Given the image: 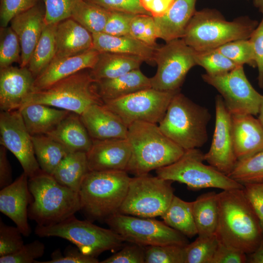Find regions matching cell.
<instances>
[{
  "instance_id": "obj_38",
  "label": "cell",
  "mask_w": 263,
  "mask_h": 263,
  "mask_svg": "<svg viewBox=\"0 0 263 263\" xmlns=\"http://www.w3.org/2000/svg\"><path fill=\"white\" fill-rule=\"evenodd\" d=\"M219 244L215 234L198 235L185 246V263H211Z\"/></svg>"
},
{
  "instance_id": "obj_37",
  "label": "cell",
  "mask_w": 263,
  "mask_h": 263,
  "mask_svg": "<svg viewBox=\"0 0 263 263\" xmlns=\"http://www.w3.org/2000/svg\"><path fill=\"white\" fill-rule=\"evenodd\" d=\"M228 176L243 185L263 182V151L238 161Z\"/></svg>"
},
{
  "instance_id": "obj_24",
  "label": "cell",
  "mask_w": 263,
  "mask_h": 263,
  "mask_svg": "<svg viewBox=\"0 0 263 263\" xmlns=\"http://www.w3.org/2000/svg\"><path fill=\"white\" fill-rule=\"evenodd\" d=\"M197 0H174L162 16L153 18L158 38L166 42L182 38L191 18L196 12Z\"/></svg>"
},
{
  "instance_id": "obj_49",
  "label": "cell",
  "mask_w": 263,
  "mask_h": 263,
  "mask_svg": "<svg viewBox=\"0 0 263 263\" xmlns=\"http://www.w3.org/2000/svg\"><path fill=\"white\" fill-rule=\"evenodd\" d=\"M109 11H115L134 15L151 16L141 5L139 0H84Z\"/></svg>"
},
{
  "instance_id": "obj_36",
  "label": "cell",
  "mask_w": 263,
  "mask_h": 263,
  "mask_svg": "<svg viewBox=\"0 0 263 263\" xmlns=\"http://www.w3.org/2000/svg\"><path fill=\"white\" fill-rule=\"evenodd\" d=\"M109 15V10L79 0L72 10L71 18L93 34L103 32Z\"/></svg>"
},
{
  "instance_id": "obj_17",
  "label": "cell",
  "mask_w": 263,
  "mask_h": 263,
  "mask_svg": "<svg viewBox=\"0 0 263 263\" xmlns=\"http://www.w3.org/2000/svg\"><path fill=\"white\" fill-rule=\"evenodd\" d=\"M28 179L23 172L0 191V211L11 219L25 237L30 236L32 232L28 221V207L32 200Z\"/></svg>"
},
{
  "instance_id": "obj_54",
  "label": "cell",
  "mask_w": 263,
  "mask_h": 263,
  "mask_svg": "<svg viewBox=\"0 0 263 263\" xmlns=\"http://www.w3.org/2000/svg\"><path fill=\"white\" fill-rule=\"evenodd\" d=\"M174 0H139L142 7L152 17L164 15L172 4Z\"/></svg>"
},
{
  "instance_id": "obj_10",
  "label": "cell",
  "mask_w": 263,
  "mask_h": 263,
  "mask_svg": "<svg viewBox=\"0 0 263 263\" xmlns=\"http://www.w3.org/2000/svg\"><path fill=\"white\" fill-rule=\"evenodd\" d=\"M172 182L149 173L131 178L117 213L144 218L161 216L174 195Z\"/></svg>"
},
{
  "instance_id": "obj_30",
  "label": "cell",
  "mask_w": 263,
  "mask_h": 263,
  "mask_svg": "<svg viewBox=\"0 0 263 263\" xmlns=\"http://www.w3.org/2000/svg\"><path fill=\"white\" fill-rule=\"evenodd\" d=\"M144 61V58L136 56L100 52L98 60L94 67L90 69V73L95 81L115 78L139 69Z\"/></svg>"
},
{
  "instance_id": "obj_46",
  "label": "cell",
  "mask_w": 263,
  "mask_h": 263,
  "mask_svg": "<svg viewBox=\"0 0 263 263\" xmlns=\"http://www.w3.org/2000/svg\"><path fill=\"white\" fill-rule=\"evenodd\" d=\"M40 1L41 0H0V27L8 26L14 17L33 7Z\"/></svg>"
},
{
  "instance_id": "obj_20",
  "label": "cell",
  "mask_w": 263,
  "mask_h": 263,
  "mask_svg": "<svg viewBox=\"0 0 263 263\" xmlns=\"http://www.w3.org/2000/svg\"><path fill=\"white\" fill-rule=\"evenodd\" d=\"M45 6L41 1L14 17L10 26L20 42V67H27L45 25Z\"/></svg>"
},
{
  "instance_id": "obj_6",
  "label": "cell",
  "mask_w": 263,
  "mask_h": 263,
  "mask_svg": "<svg viewBox=\"0 0 263 263\" xmlns=\"http://www.w3.org/2000/svg\"><path fill=\"white\" fill-rule=\"evenodd\" d=\"M258 24L249 19L227 21L212 10L196 11L182 38L195 51H206L232 41L249 39Z\"/></svg>"
},
{
  "instance_id": "obj_22",
  "label": "cell",
  "mask_w": 263,
  "mask_h": 263,
  "mask_svg": "<svg viewBox=\"0 0 263 263\" xmlns=\"http://www.w3.org/2000/svg\"><path fill=\"white\" fill-rule=\"evenodd\" d=\"M232 133L238 161L263 151V127L249 114L231 115Z\"/></svg>"
},
{
  "instance_id": "obj_7",
  "label": "cell",
  "mask_w": 263,
  "mask_h": 263,
  "mask_svg": "<svg viewBox=\"0 0 263 263\" xmlns=\"http://www.w3.org/2000/svg\"><path fill=\"white\" fill-rule=\"evenodd\" d=\"M39 103L81 115L88 108L104 102L97 93L96 81L85 69L54 83L31 92L21 106ZM20 107V108H21Z\"/></svg>"
},
{
  "instance_id": "obj_3",
  "label": "cell",
  "mask_w": 263,
  "mask_h": 263,
  "mask_svg": "<svg viewBox=\"0 0 263 263\" xmlns=\"http://www.w3.org/2000/svg\"><path fill=\"white\" fill-rule=\"evenodd\" d=\"M131 177L126 171H89L78 192L80 210L86 220L104 221L118 212Z\"/></svg>"
},
{
  "instance_id": "obj_41",
  "label": "cell",
  "mask_w": 263,
  "mask_h": 263,
  "mask_svg": "<svg viewBox=\"0 0 263 263\" xmlns=\"http://www.w3.org/2000/svg\"><path fill=\"white\" fill-rule=\"evenodd\" d=\"M216 49L237 65L256 67L253 46L249 39L228 42Z\"/></svg>"
},
{
  "instance_id": "obj_50",
  "label": "cell",
  "mask_w": 263,
  "mask_h": 263,
  "mask_svg": "<svg viewBox=\"0 0 263 263\" xmlns=\"http://www.w3.org/2000/svg\"><path fill=\"white\" fill-rule=\"evenodd\" d=\"M100 262L101 263H144L145 247L132 243Z\"/></svg>"
},
{
  "instance_id": "obj_28",
  "label": "cell",
  "mask_w": 263,
  "mask_h": 263,
  "mask_svg": "<svg viewBox=\"0 0 263 263\" xmlns=\"http://www.w3.org/2000/svg\"><path fill=\"white\" fill-rule=\"evenodd\" d=\"M94 48L100 52L129 54L140 56L146 62H154L155 49L130 35L112 36L101 32L93 34Z\"/></svg>"
},
{
  "instance_id": "obj_53",
  "label": "cell",
  "mask_w": 263,
  "mask_h": 263,
  "mask_svg": "<svg viewBox=\"0 0 263 263\" xmlns=\"http://www.w3.org/2000/svg\"><path fill=\"white\" fill-rule=\"evenodd\" d=\"M247 255L219 243L214 255L211 263H245Z\"/></svg>"
},
{
  "instance_id": "obj_42",
  "label": "cell",
  "mask_w": 263,
  "mask_h": 263,
  "mask_svg": "<svg viewBox=\"0 0 263 263\" xmlns=\"http://www.w3.org/2000/svg\"><path fill=\"white\" fill-rule=\"evenodd\" d=\"M185 246L177 245L146 246L145 263H185Z\"/></svg>"
},
{
  "instance_id": "obj_1",
  "label": "cell",
  "mask_w": 263,
  "mask_h": 263,
  "mask_svg": "<svg viewBox=\"0 0 263 263\" xmlns=\"http://www.w3.org/2000/svg\"><path fill=\"white\" fill-rule=\"evenodd\" d=\"M218 222L215 235L219 243L248 255L263 240L259 219L243 188L217 193Z\"/></svg>"
},
{
  "instance_id": "obj_47",
  "label": "cell",
  "mask_w": 263,
  "mask_h": 263,
  "mask_svg": "<svg viewBox=\"0 0 263 263\" xmlns=\"http://www.w3.org/2000/svg\"><path fill=\"white\" fill-rule=\"evenodd\" d=\"M134 14L109 11L103 32L112 36L130 35V25Z\"/></svg>"
},
{
  "instance_id": "obj_52",
  "label": "cell",
  "mask_w": 263,
  "mask_h": 263,
  "mask_svg": "<svg viewBox=\"0 0 263 263\" xmlns=\"http://www.w3.org/2000/svg\"><path fill=\"white\" fill-rule=\"evenodd\" d=\"M244 194L255 212L263 233V182L243 184Z\"/></svg>"
},
{
  "instance_id": "obj_43",
  "label": "cell",
  "mask_w": 263,
  "mask_h": 263,
  "mask_svg": "<svg viewBox=\"0 0 263 263\" xmlns=\"http://www.w3.org/2000/svg\"><path fill=\"white\" fill-rule=\"evenodd\" d=\"M45 246L39 240H35L24 244L16 252L0 256V263H36V259L41 257L45 252Z\"/></svg>"
},
{
  "instance_id": "obj_32",
  "label": "cell",
  "mask_w": 263,
  "mask_h": 263,
  "mask_svg": "<svg viewBox=\"0 0 263 263\" xmlns=\"http://www.w3.org/2000/svg\"><path fill=\"white\" fill-rule=\"evenodd\" d=\"M192 211L199 236L215 234L218 222L217 193L208 192L192 202Z\"/></svg>"
},
{
  "instance_id": "obj_34",
  "label": "cell",
  "mask_w": 263,
  "mask_h": 263,
  "mask_svg": "<svg viewBox=\"0 0 263 263\" xmlns=\"http://www.w3.org/2000/svg\"><path fill=\"white\" fill-rule=\"evenodd\" d=\"M36 157L41 170L52 175L62 160L69 153L47 134L32 136Z\"/></svg>"
},
{
  "instance_id": "obj_23",
  "label": "cell",
  "mask_w": 263,
  "mask_h": 263,
  "mask_svg": "<svg viewBox=\"0 0 263 263\" xmlns=\"http://www.w3.org/2000/svg\"><path fill=\"white\" fill-rule=\"evenodd\" d=\"M80 116L93 140L127 138L128 127L103 104L93 105Z\"/></svg>"
},
{
  "instance_id": "obj_59",
  "label": "cell",
  "mask_w": 263,
  "mask_h": 263,
  "mask_svg": "<svg viewBox=\"0 0 263 263\" xmlns=\"http://www.w3.org/2000/svg\"><path fill=\"white\" fill-rule=\"evenodd\" d=\"M258 115V119H259V121L260 122L263 127V96L260 106L259 112Z\"/></svg>"
},
{
  "instance_id": "obj_29",
  "label": "cell",
  "mask_w": 263,
  "mask_h": 263,
  "mask_svg": "<svg viewBox=\"0 0 263 263\" xmlns=\"http://www.w3.org/2000/svg\"><path fill=\"white\" fill-rule=\"evenodd\" d=\"M19 110L31 136L47 134L70 113L39 103L26 105Z\"/></svg>"
},
{
  "instance_id": "obj_8",
  "label": "cell",
  "mask_w": 263,
  "mask_h": 263,
  "mask_svg": "<svg viewBox=\"0 0 263 263\" xmlns=\"http://www.w3.org/2000/svg\"><path fill=\"white\" fill-rule=\"evenodd\" d=\"M35 232L40 237L66 239L83 254L95 258L106 251L119 248L125 242L112 229L99 227L88 220H78L75 215L53 225H37Z\"/></svg>"
},
{
  "instance_id": "obj_15",
  "label": "cell",
  "mask_w": 263,
  "mask_h": 263,
  "mask_svg": "<svg viewBox=\"0 0 263 263\" xmlns=\"http://www.w3.org/2000/svg\"><path fill=\"white\" fill-rule=\"evenodd\" d=\"M0 143L15 156L29 178L41 170L35 154L32 136L19 110L0 111Z\"/></svg>"
},
{
  "instance_id": "obj_14",
  "label": "cell",
  "mask_w": 263,
  "mask_h": 263,
  "mask_svg": "<svg viewBox=\"0 0 263 263\" xmlns=\"http://www.w3.org/2000/svg\"><path fill=\"white\" fill-rule=\"evenodd\" d=\"M202 79L220 94L224 104L231 114L259 113L263 95L251 85L244 73L243 65L229 72L215 75L207 73Z\"/></svg>"
},
{
  "instance_id": "obj_11",
  "label": "cell",
  "mask_w": 263,
  "mask_h": 263,
  "mask_svg": "<svg viewBox=\"0 0 263 263\" xmlns=\"http://www.w3.org/2000/svg\"><path fill=\"white\" fill-rule=\"evenodd\" d=\"M124 240L146 247L189 244L188 237L153 218H144L116 213L104 221Z\"/></svg>"
},
{
  "instance_id": "obj_55",
  "label": "cell",
  "mask_w": 263,
  "mask_h": 263,
  "mask_svg": "<svg viewBox=\"0 0 263 263\" xmlns=\"http://www.w3.org/2000/svg\"><path fill=\"white\" fill-rule=\"evenodd\" d=\"M7 149L0 147V188H2L12 182V173L10 164L7 158Z\"/></svg>"
},
{
  "instance_id": "obj_27",
  "label": "cell",
  "mask_w": 263,
  "mask_h": 263,
  "mask_svg": "<svg viewBox=\"0 0 263 263\" xmlns=\"http://www.w3.org/2000/svg\"><path fill=\"white\" fill-rule=\"evenodd\" d=\"M96 86L103 102L151 88L150 78L143 74L139 69L115 78L96 81Z\"/></svg>"
},
{
  "instance_id": "obj_13",
  "label": "cell",
  "mask_w": 263,
  "mask_h": 263,
  "mask_svg": "<svg viewBox=\"0 0 263 263\" xmlns=\"http://www.w3.org/2000/svg\"><path fill=\"white\" fill-rule=\"evenodd\" d=\"M179 91H161L150 88L105 101L103 105L115 113L128 127L137 121L157 124L163 119L171 99Z\"/></svg>"
},
{
  "instance_id": "obj_44",
  "label": "cell",
  "mask_w": 263,
  "mask_h": 263,
  "mask_svg": "<svg viewBox=\"0 0 263 263\" xmlns=\"http://www.w3.org/2000/svg\"><path fill=\"white\" fill-rule=\"evenodd\" d=\"M22 234L17 226L0 221V256L13 254L24 245Z\"/></svg>"
},
{
  "instance_id": "obj_60",
  "label": "cell",
  "mask_w": 263,
  "mask_h": 263,
  "mask_svg": "<svg viewBox=\"0 0 263 263\" xmlns=\"http://www.w3.org/2000/svg\"><path fill=\"white\" fill-rule=\"evenodd\" d=\"M254 5L259 8L260 11L263 12V0H253Z\"/></svg>"
},
{
  "instance_id": "obj_51",
  "label": "cell",
  "mask_w": 263,
  "mask_h": 263,
  "mask_svg": "<svg viewBox=\"0 0 263 263\" xmlns=\"http://www.w3.org/2000/svg\"><path fill=\"white\" fill-rule=\"evenodd\" d=\"M262 13V19L253 31L249 40L253 46L258 70V85L260 88L263 89V12Z\"/></svg>"
},
{
  "instance_id": "obj_4",
  "label": "cell",
  "mask_w": 263,
  "mask_h": 263,
  "mask_svg": "<svg viewBox=\"0 0 263 263\" xmlns=\"http://www.w3.org/2000/svg\"><path fill=\"white\" fill-rule=\"evenodd\" d=\"M32 200L28 218L37 225H53L74 215L80 210L79 194L64 186L52 175L40 170L28 179Z\"/></svg>"
},
{
  "instance_id": "obj_9",
  "label": "cell",
  "mask_w": 263,
  "mask_h": 263,
  "mask_svg": "<svg viewBox=\"0 0 263 263\" xmlns=\"http://www.w3.org/2000/svg\"><path fill=\"white\" fill-rule=\"evenodd\" d=\"M204 153L198 148L185 150L176 162L156 170L162 179L184 184L193 190L217 188L222 190L243 188L234 180L212 166L204 163Z\"/></svg>"
},
{
  "instance_id": "obj_26",
  "label": "cell",
  "mask_w": 263,
  "mask_h": 263,
  "mask_svg": "<svg viewBox=\"0 0 263 263\" xmlns=\"http://www.w3.org/2000/svg\"><path fill=\"white\" fill-rule=\"evenodd\" d=\"M47 135L61 144L69 153L87 152L93 143L80 115L72 112Z\"/></svg>"
},
{
  "instance_id": "obj_2",
  "label": "cell",
  "mask_w": 263,
  "mask_h": 263,
  "mask_svg": "<svg viewBox=\"0 0 263 263\" xmlns=\"http://www.w3.org/2000/svg\"><path fill=\"white\" fill-rule=\"evenodd\" d=\"M127 139L131 155L126 171L135 176L170 165L185 152L156 124L140 121L132 123L128 127Z\"/></svg>"
},
{
  "instance_id": "obj_16",
  "label": "cell",
  "mask_w": 263,
  "mask_h": 263,
  "mask_svg": "<svg viewBox=\"0 0 263 263\" xmlns=\"http://www.w3.org/2000/svg\"><path fill=\"white\" fill-rule=\"evenodd\" d=\"M215 124L210 147L204 154L205 161L224 174L228 175L238 162L231 127V114L222 96L215 98Z\"/></svg>"
},
{
  "instance_id": "obj_39",
  "label": "cell",
  "mask_w": 263,
  "mask_h": 263,
  "mask_svg": "<svg viewBox=\"0 0 263 263\" xmlns=\"http://www.w3.org/2000/svg\"><path fill=\"white\" fill-rule=\"evenodd\" d=\"M195 58L196 65L204 68L206 73L211 75L223 74L240 66L236 64L216 49L196 51Z\"/></svg>"
},
{
  "instance_id": "obj_33",
  "label": "cell",
  "mask_w": 263,
  "mask_h": 263,
  "mask_svg": "<svg viewBox=\"0 0 263 263\" xmlns=\"http://www.w3.org/2000/svg\"><path fill=\"white\" fill-rule=\"evenodd\" d=\"M192 202L174 195L169 205L161 216L164 222L188 238L198 234L192 211Z\"/></svg>"
},
{
  "instance_id": "obj_25",
  "label": "cell",
  "mask_w": 263,
  "mask_h": 263,
  "mask_svg": "<svg viewBox=\"0 0 263 263\" xmlns=\"http://www.w3.org/2000/svg\"><path fill=\"white\" fill-rule=\"evenodd\" d=\"M55 57L73 56L94 48L92 34L71 17L57 23Z\"/></svg>"
},
{
  "instance_id": "obj_19",
  "label": "cell",
  "mask_w": 263,
  "mask_h": 263,
  "mask_svg": "<svg viewBox=\"0 0 263 263\" xmlns=\"http://www.w3.org/2000/svg\"><path fill=\"white\" fill-rule=\"evenodd\" d=\"M100 52L94 48L62 57H54L34 82L32 91L44 89L57 81L85 69H92L96 63Z\"/></svg>"
},
{
  "instance_id": "obj_48",
  "label": "cell",
  "mask_w": 263,
  "mask_h": 263,
  "mask_svg": "<svg viewBox=\"0 0 263 263\" xmlns=\"http://www.w3.org/2000/svg\"><path fill=\"white\" fill-rule=\"evenodd\" d=\"M97 258L89 256L82 253L77 247L72 245L67 246L64 255L58 249L51 254V260L47 261L38 262L36 263H97Z\"/></svg>"
},
{
  "instance_id": "obj_58",
  "label": "cell",
  "mask_w": 263,
  "mask_h": 263,
  "mask_svg": "<svg viewBox=\"0 0 263 263\" xmlns=\"http://www.w3.org/2000/svg\"><path fill=\"white\" fill-rule=\"evenodd\" d=\"M247 263H263V240L254 251L247 255Z\"/></svg>"
},
{
  "instance_id": "obj_31",
  "label": "cell",
  "mask_w": 263,
  "mask_h": 263,
  "mask_svg": "<svg viewBox=\"0 0 263 263\" xmlns=\"http://www.w3.org/2000/svg\"><path fill=\"white\" fill-rule=\"evenodd\" d=\"M89 171L86 152L77 151L69 153L52 175L61 185L78 193Z\"/></svg>"
},
{
  "instance_id": "obj_35",
  "label": "cell",
  "mask_w": 263,
  "mask_h": 263,
  "mask_svg": "<svg viewBox=\"0 0 263 263\" xmlns=\"http://www.w3.org/2000/svg\"><path fill=\"white\" fill-rule=\"evenodd\" d=\"M58 23L44 26L40 38L27 67L36 78L51 63L56 56V32Z\"/></svg>"
},
{
  "instance_id": "obj_18",
  "label": "cell",
  "mask_w": 263,
  "mask_h": 263,
  "mask_svg": "<svg viewBox=\"0 0 263 263\" xmlns=\"http://www.w3.org/2000/svg\"><path fill=\"white\" fill-rule=\"evenodd\" d=\"M89 171H126L131 155L127 138L93 140L86 152Z\"/></svg>"
},
{
  "instance_id": "obj_45",
  "label": "cell",
  "mask_w": 263,
  "mask_h": 263,
  "mask_svg": "<svg viewBox=\"0 0 263 263\" xmlns=\"http://www.w3.org/2000/svg\"><path fill=\"white\" fill-rule=\"evenodd\" d=\"M45 6V23H57L71 17L72 10L79 0H43Z\"/></svg>"
},
{
  "instance_id": "obj_12",
  "label": "cell",
  "mask_w": 263,
  "mask_h": 263,
  "mask_svg": "<svg viewBox=\"0 0 263 263\" xmlns=\"http://www.w3.org/2000/svg\"><path fill=\"white\" fill-rule=\"evenodd\" d=\"M195 53L182 38L157 47L153 56L157 68L150 78L151 88L161 91L180 90L188 72L196 65Z\"/></svg>"
},
{
  "instance_id": "obj_21",
  "label": "cell",
  "mask_w": 263,
  "mask_h": 263,
  "mask_svg": "<svg viewBox=\"0 0 263 263\" xmlns=\"http://www.w3.org/2000/svg\"><path fill=\"white\" fill-rule=\"evenodd\" d=\"M35 79L27 67L0 69V111L19 110L32 91Z\"/></svg>"
},
{
  "instance_id": "obj_40",
  "label": "cell",
  "mask_w": 263,
  "mask_h": 263,
  "mask_svg": "<svg viewBox=\"0 0 263 263\" xmlns=\"http://www.w3.org/2000/svg\"><path fill=\"white\" fill-rule=\"evenodd\" d=\"M21 47L19 38L11 26L0 27V69L20 61Z\"/></svg>"
},
{
  "instance_id": "obj_57",
  "label": "cell",
  "mask_w": 263,
  "mask_h": 263,
  "mask_svg": "<svg viewBox=\"0 0 263 263\" xmlns=\"http://www.w3.org/2000/svg\"><path fill=\"white\" fill-rule=\"evenodd\" d=\"M158 38L153 18L150 16L148 19L143 41L149 46L157 47L156 39Z\"/></svg>"
},
{
  "instance_id": "obj_5",
  "label": "cell",
  "mask_w": 263,
  "mask_h": 263,
  "mask_svg": "<svg viewBox=\"0 0 263 263\" xmlns=\"http://www.w3.org/2000/svg\"><path fill=\"white\" fill-rule=\"evenodd\" d=\"M210 119L207 108L179 91L171 99L158 126L167 137L186 150L199 148L206 143Z\"/></svg>"
},
{
  "instance_id": "obj_56",
  "label": "cell",
  "mask_w": 263,
  "mask_h": 263,
  "mask_svg": "<svg viewBox=\"0 0 263 263\" xmlns=\"http://www.w3.org/2000/svg\"><path fill=\"white\" fill-rule=\"evenodd\" d=\"M150 16L146 14L134 15L130 25V35L143 41L146 24Z\"/></svg>"
}]
</instances>
